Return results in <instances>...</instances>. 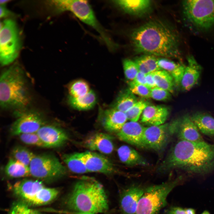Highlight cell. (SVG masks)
<instances>
[{
	"label": "cell",
	"mask_w": 214,
	"mask_h": 214,
	"mask_svg": "<svg viewBox=\"0 0 214 214\" xmlns=\"http://www.w3.org/2000/svg\"><path fill=\"white\" fill-rule=\"evenodd\" d=\"M133 49L137 54L164 58H178L180 55L178 35L171 26L162 21H150L131 33Z\"/></svg>",
	"instance_id": "1"
},
{
	"label": "cell",
	"mask_w": 214,
	"mask_h": 214,
	"mask_svg": "<svg viewBox=\"0 0 214 214\" xmlns=\"http://www.w3.org/2000/svg\"><path fill=\"white\" fill-rule=\"evenodd\" d=\"M178 141L158 168L160 173L174 169L188 172L205 174L214 170V144L204 141Z\"/></svg>",
	"instance_id": "2"
},
{
	"label": "cell",
	"mask_w": 214,
	"mask_h": 214,
	"mask_svg": "<svg viewBox=\"0 0 214 214\" xmlns=\"http://www.w3.org/2000/svg\"><path fill=\"white\" fill-rule=\"evenodd\" d=\"M65 207L74 213L97 214L108 209L107 195L95 179L83 177L75 183L64 201Z\"/></svg>",
	"instance_id": "3"
},
{
	"label": "cell",
	"mask_w": 214,
	"mask_h": 214,
	"mask_svg": "<svg viewBox=\"0 0 214 214\" xmlns=\"http://www.w3.org/2000/svg\"><path fill=\"white\" fill-rule=\"evenodd\" d=\"M23 70L15 64L4 71L0 79V104L3 109L21 110L30 103Z\"/></svg>",
	"instance_id": "4"
},
{
	"label": "cell",
	"mask_w": 214,
	"mask_h": 214,
	"mask_svg": "<svg viewBox=\"0 0 214 214\" xmlns=\"http://www.w3.org/2000/svg\"><path fill=\"white\" fill-rule=\"evenodd\" d=\"M52 1L59 12L69 11L81 21L94 29L110 50L114 51L117 47L118 45L111 40L107 31L98 21L88 1L61 0Z\"/></svg>",
	"instance_id": "5"
},
{
	"label": "cell",
	"mask_w": 214,
	"mask_h": 214,
	"mask_svg": "<svg viewBox=\"0 0 214 214\" xmlns=\"http://www.w3.org/2000/svg\"><path fill=\"white\" fill-rule=\"evenodd\" d=\"M181 177L145 188L138 203L135 214H158L167 205V197L180 183Z\"/></svg>",
	"instance_id": "6"
},
{
	"label": "cell",
	"mask_w": 214,
	"mask_h": 214,
	"mask_svg": "<svg viewBox=\"0 0 214 214\" xmlns=\"http://www.w3.org/2000/svg\"><path fill=\"white\" fill-rule=\"evenodd\" d=\"M182 5L186 20L196 28L205 31L213 27L214 0H184Z\"/></svg>",
	"instance_id": "7"
},
{
	"label": "cell",
	"mask_w": 214,
	"mask_h": 214,
	"mask_svg": "<svg viewBox=\"0 0 214 214\" xmlns=\"http://www.w3.org/2000/svg\"><path fill=\"white\" fill-rule=\"evenodd\" d=\"M19 31L11 19L0 23V62L2 66L8 65L16 59L21 46Z\"/></svg>",
	"instance_id": "8"
},
{
	"label": "cell",
	"mask_w": 214,
	"mask_h": 214,
	"mask_svg": "<svg viewBox=\"0 0 214 214\" xmlns=\"http://www.w3.org/2000/svg\"><path fill=\"white\" fill-rule=\"evenodd\" d=\"M29 167L31 176L47 182L56 180L67 173L66 167L56 157L51 154L35 155Z\"/></svg>",
	"instance_id": "9"
},
{
	"label": "cell",
	"mask_w": 214,
	"mask_h": 214,
	"mask_svg": "<svg viewBox=\"0 0 214 214\" xmlns=\"http://www.w3.org/2000/svg\"><path fill=\"white\" fill-rule=\"evenodd\" d=\"M178 123V119L170 123L145 127L143 140L145 148L157 152L163 151L171 137L176 134Z\"/></svg>",
	"instance_id": "10"
},
{
	"label": "cell",
	"mask_w": 214,
	"mask_h": 214,
	"mask_svg": "<svg viewBox=\"0 0 214 214\" xmlns=\"http://www.w3.org/2000/svg\"><path fill=\"white\" fill-rule=\"evenodd\" d=\"M45 123V119L40 113L33 110L23 112L12 124L10 133L11 135L15 136L37 133Z\"/></svg>",
	"instance_id": "11"
},
{
	"label": "cell",
	"mask_w": 214,
	"mask_h": 214,
	"mask_svg": "<svg viewBox=\"0 0 214 214\" xmlns=\"http://www.w3.org/2000/svg\"><path fill=\"white\" fill-rule=\"evenodd\" d=\"M141 186L132 184L120 192L119 206L121 214H135L138 203L145 190Z\"/></svg>",
	"instance_id": "12"
},
{
	"label": "cell",
	"mask_w": 214,
	"mask_h": 214,
	"mask_svg": "<svg viewBox=\"0 0 214 214\" xmlns=\"http://www.w3.org/2000/svg\"><path fill=\"white\" fill-rule=\"evenodd\" d=\"M81 156L88 172L110 174L116 171L111 162L101 154L87 151L81 152Z\"/></svg>",
	"instance_id": "13"
},
{
	"label": "cell",
	"mask_w": 214,
	"mask_h": 214,
	"mask_svg": "<svg viewBox=\"0 0 214 214\" xmlns=\"http://www.w3.org/2000/svg\"><path fill=\"white\" fill-rule=\"evenodd\" d=\"M144 128L137 122L130 121L117 132V136L121 141L138 147L145 148L143 140Z\"/></svg>",
	"instance_id": "14"
},
{
	"label": "cell",
	"mask_w": 214,
	"mask_h": 214,
	"mask_svg": "<svg viewBox=\"0 0 214 214\" xmlns=\"http://www.w3.org/2000/svg\"><path fill=\"white\" fill-rule=\"evenodd\" d=\"M36 133L47 148L60 147L68 139V136L64 131L53 125H45Z\"/></svg>",
	"instance_id": "15"
},
{
	"label": "cell",
	"mask_w": 214,
	"mask_h": 214,
	"mask_svg": "<svg viewBox=\"0 0 214 214\" xmlns=\"http://www.w3.org/2000/svg\"><path fill=\"white\" fill-rule=\"evenodd\" d=\"M45 187L41 181L25 179L16 182L13 186V191L21 201L25 203Z\"/></svg>",
	"instance_id": "16"
},
{
	"label": "cell",
	"mask_w": 214,
	"mask_h": 214,
	"mask_svg": "<svg viewBox=\"0 0 214 214\" xmlns=\"http://www.w3.org/2000/svg\"><path fill=\"white\" fill-rule=\"evenodd\" d=\"M176 134L180 140L192 142L204 141L199 130L188 114L179 119Z\"/></svg>",
	"instance_id": "17"
},
{
	"label": "cell",
	"mask_w": 214,
	"mask_h": 214,
	"mask_svg": "<svg viewBox=\"0 0 214 214\" xmlns=\"http://www.w3.org/2000/svg\"><path fill=\"white\" fill-rule=\"evenodd\" d=\"M85 147L92 151H97L104 154H110L113 151V138L103 133H97L89 137L84 142Z\"/></svg>",
	"instance_id": "18"
},
{
	"label": "cell",
	"mask_w": 214,
	"mask_h": 214,
	"mask_svg": "<svg viewBox=\"0 0 214 214\" xmlns=\"http://www.w3.org/2000/svg\"><path fill=\"white\" fill-rule=\"evenodd\" d=\"M169 111L166 107L160 105H149L143 111L141 122L150 126L163 124L167 120Z\"/></svg>",
	"instance_id": "19"
},
{
	"label": "cell",
	"mask_w": 214,
	"mask_h": 214,
	"mask_svg": "<svg viewBox=\"0 0 214 214\" xmlns=\"http://www.w3.org/2000/svg\"><path fill=\"white\" fill-rule=\"evenodd\" d=\"M187 65L185 67L180 86L182 90L190 89L197 83L200 76L202 67L194 57L190 55L187 57Z\"/></svg>",
	"instance_id": "20"
},
{
	"label": "cell",
	"mask_w": 214,
	"mask_h": 214,
	"mask_svg": "<svg viewBox=\"0 0 214 214\" xmlns=\"http://www.w3.org/2000/svg\"><path fill=\"white\" fill-rule=\"evenodd\" d=\"M128 120L125 113L114 108L106 110L103 113L102 125L105 129L111 132H118Z\"/></svg>",
	"instance_id": "21"
},
{
	"label": "cell",
	"mask_w": 214,
	"mask_h": 214,
	"mask_svg": "<svg viewBox=\"0 0 214 214\" xmlns=\"http://www.w3.org/2000/svg\"><path fill=\"white\" fill-rule=\"evenodd\" d=\"M113 2L125 12L137 15L146 14L152 4L151 1L149 0H118L114 1Z\"/></svg>",
	"instance_id": "22"
},
{
	"label": "cell",
	"mask_w": 214,
	"mask_h": 214,
	"mask_svg": "<svg viewBox=\"0 0 214 214\" xmlns=\"http://www.w3.org/2000/svg\"><path fill=\"white\" fill-rule=\"evenodd\" d=\"M117 152L120 161L127 165L146 166L149 164L147 160L137 151L129 146H121L118 149Z\"/></svg>",
	"instance_id": "23"
},
{
	"label": "cell",
	"mask_w": 214,
	"mask_h": 214,
	"mask_svg": "<svg viewBox=\"0 0 214 214\" xmlns=\"http://www.w3.org/2000/svg\"><path fill=\"white\" fill-rule=\"evenodd\" d=\"M158 63L161 70L166 71L172 76L175 86H180L185 67L164 57L158 58Z\"/></svg>",
	"instance_id": "24"
},
{
	"label": "cell",
	"mask_w": 214,
	"mask_h": 214,
	"mask_svg": "<svg viewBox=\"0 0 214 214\" xmlns=\"http://www.w3.org/2000/svg\"><path fill=\"white\" fill-rule=\"evenodd\" d=\"M200 132L206 136H214V118L209 114L197 112L191 117Z\"/></svg>",
	"instance_id": "25"
},
{
	"label": "cell",
	"mask_w": 214,
	"mask_h": 214,
	"mask_svg": "<svg viewBox=\"0 0 214 214\" xmlns=\"http://www.w3.org/2000/svg\"><path fill=\"white\" fill-rule=\"evenodd\" d=\"M59 193V191L57 188L45 187L40 190L25 203L29 206H38L45 205L55 199Z\"/></svg>",
	"instance_id": "26"
},
{
	"label": "cell",
	"mask_w": 214,
	"mask_h": 214,
	"mask_svg": "<svg viewBox=\"0 0 214 214\" xmlns=\"http://www.w3.org/2000/svg\"><path fill=\"white\" fill-rule=\"evenodd\" d=\"M97 97L95 92L90 91L85 95L78 97L69 96L68 102L71 106L79 110H85L92 108L97 102Z\"/></svg>",
	"instance_id": "27"
},
{
	"label": "cell",
	"mask_w": 214,
	"mask_h": 214,
	"mask_svg": "<svg viewBox=\"0 0 214 214\" xmlns=\"http://www.w3.org/2000/svg\"><path fill=\"white\" fill-rule=\"evenodd\" d=\"M139 72L145 74L162 70L158 65V58L153 55L143 54L134 60Z\"/></svg>",
	"instance_id": "28"
},
{
	"label": "cell",
	"mask_w": 214,
	"mask_h": 214,
	"mask_svg": "<svg viewBox=\"0 0 214 214\" xmlns=\"http://www.w3.org/2000/svg\"><path fill=\"white\" fill-rule=\"evenodd\" d=\"M6 174L12 178H20L31 176L29 168L13 158H10L4 168Z\"/></svg>",
	"instance_id": "29"
},
{
	"label": "cell",
	"mask_w": 214,
	"mask_h": 214,
	"mask_svg": "<svg viewBox=\"0 0 214 214\" xmlns=\"http://www.w3.org/2000/svg\"><path fill=\"white\" fill-rule=\"evenodd\" d=\"M62 158L68 169L73 172L78 174L88 173L81 157V153L64 154Z\"/></svg>",
	"instance_id": "30"
},
{
	"label": "cell",
	"mask_w": 214,
	"mask_h": 214,
	"mask_svg": "<svg viewBox=\"0 0 214 214\" xmlns=\"http://www.w3.org/2000/svg\"><path fill=\"white\" fill-rule=\"evenodd\" d=\"M138 101L135 95L126 89L120 93L113 108L125 113Z\"/></svg>",
	"instance_id": "31"
},
{
	"label": "cell",
	"mask_w": 214,
	"mask_h": 214,
	"mask_svg": "<svg viewBox=\"0 0 214 214\" xmlns=\"http://www.w3.org/2000/svg\"><path fill=\"white\" fill-rule=\"evenodd\" d=\"M157 87L173 93L175 86L174 79L167 72L160 70L151 73Z\"/></svg>",
	"instance_id": "32"
},
{
	"label": "cell",
	"mask_w": 214,
	"mask_h": 214,
	"mask_svg": "<svg viewBox=\"0 0 214 214\" xmlns=\"http://www.w3.org/2000/svg\"><path fill=\"white\" fill-rule=\"evenodd\" d=\"M11 153L12 158L29 167L35 155L26 147L20 145L15 147Z\"/></svg>",
	"instance_id": "33"
},
{
	"label": "cell",
	"mask_w": 214,
	"mask_h": 214,
	"mask_svg": "<svg viewBox=\"0 0 214 214\" xmlns=\"http://www.w3.org/2000/svg\"><path fill=\"white\" fill-rule=\"evenodd\" d=\"M70 96L73 97L82 96L90 91L88 83L82 80H78L72 82L68 87Z\"/></svg>",
	"instance_id": "34"
},
{
	"label": "cell",
	"mask_w": 214,
	"mask_h": 214,
	"mask_svg": "<svg viewBox=\"0 0 214 214\" xmlns=\"http://www.w3.org/2000/svg\"><path fill=\"white\" fill-rule=\"evenodd\" d=\"M149 105V103L145 101H138L125 113L128 120L130 121L137 122L144 109Z\"/></svg>",
	"instance_id": "35"
},
{
	"label": "cell",
	"mask_w": 214,
	"mask_h": 214,
	"mask_svg": "<svg viewBox=\"0 0 214 214\" xmlns=\"http://www.w3.org/2000/svg\"><path fill=\"white\" fill-rule=\"evenodd\" d=\"M122 64L125 76L129 81L134 80L139 70L134 61L128 59H124Z\"/></svg>",
	"instance_id": "36"
},
{
	"label": "cell",
	"mask_w": 214,
	"mask_h": 214,
	"mask_svg": "<svg viewBox=\"0 0 214 214\" xmlns=\"http://www.w3.org/2000/svg\"><path fill=\"white\" fill-rule=\"evenodd\" d=\"M19 136L20 140L26 144L47 148L36 133L22 134Z\"/></svg>",
	"instance_id": "37"
},
{
	"label": "cell",
	"mask_w": 214,
	"mask_h": 214,
	"mask_svg": "<svg viewBox=\"0 0 214 214\" xmlns=\"http://www.w3.org/2000/svg\"><path fill=\"white\" fill-rule=\"evenodd\" d=\"M128 83L129 89L134 95L144 98L150 97L151 89L147 86L136 84L132 81H129Z\"/></svg>",
	"instance_id": "38"
},
{
	"label": "cell",
	"mask_w": 214,
	"mask_h": 214,
	"mask_svg": "<svg viewBox=\"0 0 214 214\" xmlns=\"http://www.w3.org/2000/svg\"><path fill=\"white\" fill-rule=\"evenodd\" d=\"M171 93L169 91L158 87L151 89L150 97L159 101H166L171 97Z\"/></svg>",
	"instance_id": "39"
},
{
	"label": "cell",
	"mask_w": 214,
	"mask_h": 214,
	"mask_svg": "<svg viewBox=\"0 0 214 214\" xmlns=\"http://www.w3.org/2000/svg\"><path fill=\"white\" fill-rule=\"evenodd\" d=\"M163 214H195V211L191 208H184L173 206L165 210Z\"/></svg>",
	"instance_id": "40"
},
{
	"label": "cell",
	"mask_w": 214,
	"mask_h": 214,
	"mask_svg": "<svg viewBox=\"0 0 214 214\" xmlns=\"http://www.w3.org/2000/svg\"><path fill=\"white\" fill-rule=\"evenodd\" d=\"M26 204H23L18 207L13 214H43L37 210L30 208Z\"/></svg>",
	"instance_id": "41"
},
{
	"label": "cell",
	"mask_w": 214,
	"mask_h": 214,
	"mask_svg": "<svg viewBox=\"0 0 214 214\" xmlns=\"http://www.w3.org/2000/svg\"><path fill=\"white\" fill-rule=\"evenodd\" d=\"M146 75L139 71L135 78L132 81L136 84H142L147 86Z\"/></svg>",
	"instance_id": "42"
},
{
	"label": "cell",
	"mask_w": 214,
	"mask_h": 214,
	"mask_svg": "<svg viewBox=\"0 0 214 214\" xmlns=\"http://www.w3.org/2000/svg\"><path fill=\"white\" fill-rule=\"evenodd\" d=\"M146 79L147 86L150 89L157 87L153 75L152 73L146 75Z\"/></svg>",
	"instance_id": "43"
},
{
	"label": "cell",
	"mask_w": 214,
	"mask_h": 214,
	"mask_svg": "<svg viewBox=\"0 0 214 214\" xmlns=\"http://www.w3.org/2000/svg\"><path fill=\"white\" fill-rule=\"evenodd\" d=\"M0 18L7 17L10 12L5 7V4L0 5Z\"/></svg>",
	"instance_id": "44"
},
{
	"label": "cell",
	"mask_w": 214,
	"mask_h": 214,
	"mask_svg": "<svg viewBox=\"0 0 214 214\" xmlns=\"http://www.w3.org/2000/svg\"><path fill=\"white\" fill-rule=\"evenodd\" d=\"M9 1V0H1L0 1V5L5 4L6 3Z\"/></svg>",
	"instance_id": "45"
},
{
	"label": "cell",
	"mask_w": 214,
	"mask_h": 214,
	"mask_svg": "<svg viewBox=\"0 0 214 214\" xmlns=\"http://www.w3.org/2000/svg\"><path fill=\"white\" fill-rule=\"evenodd\" d=\"M201 214H210L208 211H207V210H205L203 213H202Z\"/></svg>",
	"instance_id": "46"
}]
</instances>
